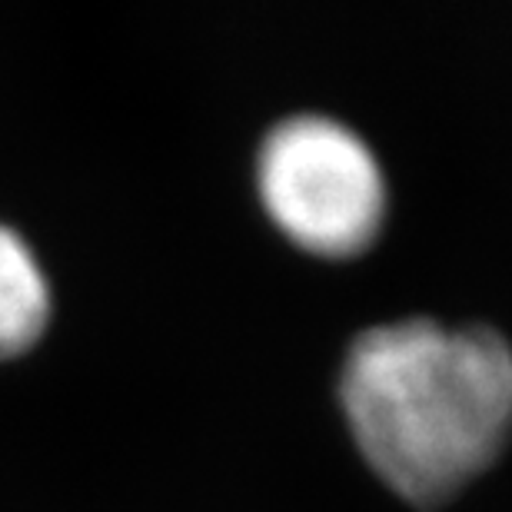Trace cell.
<instances>
[{
	"label": "cell",
	"mask_w": 512,
	"mask_h": 512,
	"mask_svg": "<svg viewBox=\"0 0 512 512\" xmlns=\"http://www.w3.org/2000/svg\"><path fill=\"white\" fill-rule=\"evenodd\" d=\"M340 396L370 463L413 499L476 473L512 426V346L486 323H380L350 343Z\"/></svg>",
	"instance_id": "6da1fadb"
},
{
	"label": "cell",
	"mask_w": 512,
	"mask_h": 512,
	"mask_svg": "<svg viewBox=\"0 0 512 512\" xmlns=\"http://www.w3.org/2000/svg\"><path fill=\"white\" fill-rule=\"evenodd\" d=\"M260 190L283 230L306 247H363L383 217V170L360 133L333 117H286L260 147Z\"/></svg>",
	"instance_id": "7a4b0ae2"
},
{
	"label": "cell",
	"mask_w": 512,
	"mask_h": 512,
	"mask_svg": "<svg viewBox=\"0 0 512 512\" xmlns=\"http://www.w3.org/2000/svg\"><path fill=\"white\" fill-rule=\"evenodd\" d=\"M50 290L34 250L14 227L0 223V356L17 353L40 333Z\"/></svg>",
	"instance_id": "3957f363"
}]
</instances>
